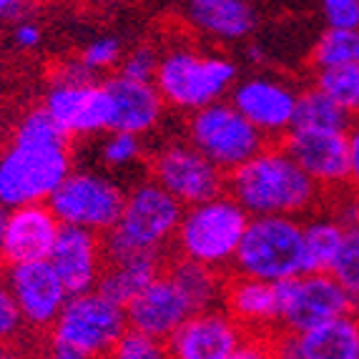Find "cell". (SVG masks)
<instances>
[{"label":"cell","instance_id":"obj_1","mask_svg":"<svg viewBox=\"0 0 359 359\" xmlns=\"http://www.w3.org/2000/svg\"><path fill=\"white\" fill-rule=\"evenodd\" d=\"M71 171L68 138L46 108H30L18 121L8 149L0 154V206L11 211L48 204Z\"/></svg>","mask_w":359,"mask_h":359},{"label":"cell","instance_id":"obj_2","mask_svg":"<svg viewBox=\"0 0 359 359\" xmlns=\"http://www.w3.org/2000/svg\"><path fill=\"white\" fill-rule=\"evenodd\" d=\"M226 194L246 211L257 216H289L314 209L322 196L319 189L279 144H271L226 176Z\"/></svg>","mask_w":359,"mask_h":359},{"label":"cell","instance_id":"obj_3","mask_svg":"<svg viewBox=\"0 0 359 359\" xmlns=\"http://www.w3.org/2000/svg\"><path fill=\"white\" fill-rule=\"evenodd\" d=\"M184 211V206L154 181L133 186L126 194L118 224L103 236L106 264L136 254H161L163 246L176 239Z\"/></svg>","mask_w":359,"mask_h":359},{"label":"cell","instance_id":"obj_4","mask_svg":"<svg viewBox=\"0 0 359 359\" xmlns=\"http://www.w3.org/2000/svg\"><path fill=\"white\" fill-rule=\"evenodd\" d=\"M249 222L252 216L229 194L186 209L174 239L176 252L181 254L179 259L216 271H222L224 266H233Z\"/></svg>","mask_w":359,"mask_h":359},{"label":"cell","instance_id":"obj_5","mask_svg":"<svg viewBox=\"0 0 359 359\" xmlns=\"http://www.w3.org/2000/svg\"><path fill=\"white\" fill-rule=\"evenodd\" d=\"M236 276L279 284L304 276V224L289 216H257L233 259Z\"/></svg>","mask_w":359,"mask_h":359},{"label":"cell","instance_id":"obj_6","mask_svg":"<svg viewBox=\"0 0 359 359\" xmlns=\"http://www.w3.org/2000/svg\"><path fill=\"white\" fill-rule=\"evenodd\" d=\"M154 86L166 106L196 114L219 103L236 86V66L224 55L174 48L161 55Z\"/></svg>","mask_w":359,"mask_h":359},{"label":"cell","instance_id":"obj_7","mask_svg":"<svg viewBox=\"0 0 359 359\" xmlns=\"http://www.w3.org/2000/svg\"><path fill=\"white\" fill-rule=\"evenodd\" d=\"M128 332L126 309L98 292L71 297L58 322L50 327V347L88 359H108Z\"/></svg>","mask_w":359,"mask_h":359},{"label":"cell","instance_id":"obj_8","mask_svg":"<svg viewBox=\"0 0 359 359\" xmlns=\"http://www.w3.org/2000/svg\"><path fill=\"white\" fill-rule=\"evenodd\" d=\"M186 138L198 154H204L226 176L244 166L246 161H252L266 146H271L269 138L257 131L226 101H219L189 116Z\"/></svg>","mask_w":359,"mask_h":359},{"label":"cell","instance_id":"obj_9","mask_svg":"<svg viewBox=\"0 0 359 359\" xmlns=\"http://www.w3.org/2000/svg\"><path fill=\"white\" fill-rule=\"evenodd\" d=\"M126 204V191L116 181L90 171H71L48 206L63 226H76L106 236L118 224Z\"/></svg>","mask_w":359,"mask_h":359},{"label":"cell","instance_id":"obj_10","mask_svg":"<svg viewBox=\"0 0 359 359\" xmlns=\"http://www.w3.org/2000/svg\"><path fill=\"white\" fill-rule=\"evenodd\" d=\"M274 287L282 332L304 334L327 322L354 314L352 299L330 274H304Z\"/></svg>","mask_w":359,"mask_h":359},{"label":"cell","instance_id":"obj_11","mask_svg":"<svg viewBox=\"0 0 359 359\" xmlns=\"http://www.w3.org/2000/svg\"><path fill=\"white\" fill-rule=\"evenodd\" d=\"M151 181L161 186L168 196H174L184 209L226 194V174L219 171L204 154H198L189 141L163 146L151 158Z\"/></svg>","mask_w":359,"mask_h":359},{"label":"cell","instance_id":"obj_12","mask_svg":"<svg viewBox=\"0 0 359 359\" xmlns=\"http://www.w3.org/2000/svg\"><path fill=\"white\" fill-rule=\"evenodd\" d=\"M3 282L8 284L13 299L18 304L23 324L30 330L50 332L71 299L50 262L3 266Z\"/></svg>","mask_w":359,"mask_h":359},{"label":"cell","instance_id":"obj_13","mask_svg":"<svg viewBox=\"0 0 359 359\" xmlns=\"http://www.w3.org/2000/svg\"><path fill=\"white\" fill-rule=\"evenodd\" d=\"M299 93L284 81L274 78H246L231 88V106L271 141H282L294 126Z\"/></svg>","mask_w":359,"mask_h":359},{"label":"cell","instance_id":"obj_14","mask_svg":"<svg viewBox=\"0 0 359 359\" xmlns=\"http://www.w3.org/2000/svg\"><path fill=\"white\" fill-rule=\"evenodd\" d=\"M43 108L48 111L53 123L66 138L88 136V133L111 128V96L106 83H81V86H50Z\"/></svg>","mask_w":359,"mask_h":359},{"label":"cell","instance_id":"obj_15","mask_svg":"<svg viewBox=\"0 0 359 359\" xmlns=\"http://www.w3.org/2000/svg\"><path fill=\"white\" fill-rule=\"evenodd\" d=\"M63 224L55 219L48 204H30L11 209L3 231V266L48 262L60 236Z\"/></svg>","mask_w":359,"mask_h":359},{"label":"cell","instance_id":"obj_16","mask_svg":"<svg viewBox=\"0 0 359 359\" xmlns=\"http://www.w3.org/2000/svg\"><path fill=\"white\" fill-rule=\"evenodd\" d=\"M279 146L319 189L349 186L347 133L289 131Z\"/></svg>","mask_w":359,"mask_h":359},{"label":"cell","instance_id":"obj_17","mask_svg":"<svg viewBox=\"0 0 359 359\" xmlns=\"http://www.w3.org/2000/svg\"><path fill=\"white\" fill-rule=\"evenodd\" d=\"M189 317H194L191 304L166 271L126 306L128 330L158 341L171 339Z\"/></svg>","mask_w":359,"mask_h":359},{"label":"cell","instance_id":"obj_18","mask_svg":"<svg viewBox=\"0 0 359 359\" xmlns=\"http://www.w3.org/2000/svg\"><path fill=\"white\" fill-rule=\"evenodd\" d=\"M48 262L71 297L96 292L98 279L106 269L103 236L86 229L63 226Z\"/></svg>","mask_w":359,"mask_h":359},{"label":"cell","instance_id":"obj_19","mask_svg":"<svg viewBox=\"0 0 359 359\" xmlns=\"http://www.w3.org/2000/svg\"><path fill=\"white\" fill-rule=\"evenodd\" d=\"M244 337L226 311L211 309L186 319L166 347L171 359H229Z\"/></svg>","mask_w":359,"mask_h":359},{"label":"cell","instance_id":"obj_20","mask_svg":"<svg viewBox=\"0 0 359 359\" xmlns=\"http://www.w3.org/2000/svg\"><path fill=\"white\" fill-rule=\"evenodd\" d=\"M224 311L239 324L244 334L271 337L279 332V302L274 284L249 276L226 279Z\"/></svg>","mask_w":359,"mask_h":359},{"label":"cell","instance_id":"obj_21","mask_svg":"<svg viewBox=\"0 0 359 359\" xmlns=\"http://www.w3.org/2000/svg\"><path fill=\"white\" fill-rule=\"evenodd\" d=\"M106 90L114 106L111 128H108L111 133H131L141 138L161 121L166 103L154 83H138L114 76L106 83Z\"/></svg>","mask_w":359,"mask_h":359},{"label":"cell","instance_id":"obj_22","mask_svg":"<svg viewBox=\"0 0 359 359\" xmlns=\"http://www.w3.org/2000/svg\"><path fill=\"white\" fill-rule=\"evenodd\" d=\"M184 18L214 41H241L257 28V13L244 0H194L184 8Z\"/></svg>","mask_w":359,"mask_h":359},{"label":"cell","instance_id":"obj_23","mask_svg":"<svg viewBox=\"0 0 359 359\" xmlns=\"http://www.w3.org/2000/svg\"><path fill=\"white\" fill-rule=\"evenodd\" d=\"M163 271L166 269H163L161 254H136V257L118 259V262H108L103 276L98 279L96 292L126 309Z\"/></svg>","mask_w":359,"mask_h":359},{"label":"cell","instance_id":"obj_24","mask_svg":"<svg viewBox=\"0 0 359 359\" xmlns=\"http://www.w3.org/2000/svg\"><path fill=\"white\" fill-rule=\"evenodd\" d=\"M297 337L302 359H359V314H347Z\"/></svg>","mask_w":359,"mask_h":359},{"label":"cell","instance_id":"obj_25","mask_svg":"<svg viewBox=\"0 0 359 359\" xmlns=\"http://www.w3.org/2000/svg\"><path fill=\"white\" fill-rule=\"evenodd\" d=\"M166 274L176 282V287L184 292V297L191 304L194 314L201 311L219 309V302L224 304V289H226V279L222 271L201 266V264L186 262V259H176L174 264L166 266Z\"/></svg>","mask_w":359,"mask_h":359},{"label":"cell","instance_id":"obj_26","mask_svg":"<svg viewBox=\"0 0 359 359\" xmlns=\"http://www.w3.org/2000/svg\"><path fill=\"white\" fill-rule=\"evenodd\" d=\"M354 118L332 101L317 86L304 88L297 101L292 131H311V133H349Z\"/></svg>","mask_w":359,"mask_h":359},{"label":"cell","instance_id":"obj_27","mask_svg":"<svg viewBox=\"0 0 359 359\" xmlns=\"http://www.w3.org/2000/svg\"><path fill=\"white\" fill-rule=\"evenodd\" d=\"M344 244V229L334 219H314L304 224V274H330Z\"/></svg>","mask_w":359,"mask_h":359},{"label":"cell","instance_id":"obj_28","mask_svg":"<svg viewBox=\"0 0 359 359\" xmlns=\"http://www.w3.org/2000/svg\"><path fill=\"white\" fill-rule=\"evenodd\" d=\"M309 63L314 71H334L359 63V30L327 28L311 46Z\"/></svg>","mask_w":359,"mask_h":359},{"label":"cell","instance_id":"obj_29","mask_svg":"<svg viewBox=\"0 0 359 359\" xmlns=\"http://www.w3.org/2000/svg\"><path fill=\"white\" fill-rule=\"evenodd\" d=\"M314 86L339 103L354 121H359V63L334 71H319L314 76Z\"/></svg>","mask_w":359,"mask_h":359},{"label":"cell","instance_id":"obj_30","mask_svg":"<svg viewBox=\"0 0 359 359\" xmlns=\"http://www.w3.org/2000/svg\"><path fill=\"white\" fill-rule=\"evenodd\" d=\"M330 276L347 292L354 304V314H359V229L344 231V244L332 264Z\"/></svg>","mask_w":359,"mask_h":359},{"label":"cell","instance_id":"obj_31","mask_svg":"<svg viewBox=\"0 0 359 359\" xmlns=\"http://www.w3.org/2000/svg\"><path fill=\"white\" fill-rule=\"evenodd\" d=\"M108 359H171V354H168L166 341L151 339V337L128 330Z\"/></svg>","mask_w":359,"mask_h":359},{"label":"cell","instance_id":"obj_32","mask_svg":"<svg viewBox=\"0 0 359 359\" xmlns=\"http://www.w3.org/2000/svg\"><path fill=\"white\" fill-rule=\"evenodd\" d=\"M158 53L151 46H138L128 55H123L118 66V76L128 78V81H138V83H154L156 73H158Z\"/></svg>","mask_w":359,"mask_h":359},{"label":"cell","instance_id":"obj_33","mask_svg":"<svg viewBox=\"0 0 359 359\" xmlns=\"http://www.w3.org/2000/svg\"><path fill=\"white\" fill-rule=\"evenodd\" d=\"M78 60H81L90 73L106 71V68L121 66V60H123V48H121L118 38L103 36V38H96L93 43H88V46L83 48V53L78 55Z\"/></svg>","mask_w":359,"mask_h":359},{"label":"cell","instance_id":"obj_34","mask_svg":"<svg viewBox=\"0 0 359 359\" xmlns=\"http://www.w3.org/2000/svg\"><path fill=\"white\" fill-rule=\"evenodd\" d=\"M103 161L114 168H123L141 158V138L131 133H111L101 149Z\"/></svg>","mask_w":359,"mask_h":359},{"label":"cell","instance_id":"obj_35","mask_svg":"<svg viewBox=\"0 0 359 359\" xmlns=\"http://www.w3.org/2000/svg\"><path fill=\"white\" fill-rule=\"evenodd\" d=\"M23 327L25 324H23V317H20L18 304L13 299L8 284L0 279V352H3L11 341H15V337L20 334Z\"/></svg>","mask_w":359,"mask_h":359},{"label":"cell","instance_id":"obj_36","mask_svg":"<svg viewBox=\"0 0 359 359\" xmlns=\"http://www.w3.org/2000/svg\"><path fill=\"white\" fill-rule=\"evenodd\" d=\"M322 15L332 30H359V0H324Z\"/></svg>","mask_w":359,"mask_h":359},{"label":"cell","instance_id":"obj_37","mask_svg":"<svg viewBox=\"0 0 359 359\" xmlns=\"http://www.w3.org/2000/svg\"><path fill=\"white\" fill-rule=\"evenodd\" d=\"M81 83H93L90 81V71L81 63V60H63L50 71V86H81Z\"/></svg>","mask_w":359,"mask_h":359},{"label":"cell","instance_id":"obj_38","mask_svg":"<svg viewBox=\"0 0 359 359\" xmlns=\"http://www.w3.org/2000/svg\"><path fill=\"white\" fill-rule=\"evenodd\" d=\"M271 337L246 334L244 341L233 349V354L229 359H274V352H271Z\"/></svg>","mask_w":359,"mask_h":359},{"label":"cell","instance_id":"obj_39","mask_svg":"<svg viewBox=\"0 0 359 359\" xmlns=\"http://www.w3.org/2000/svg\"><path fill=\"white\" fill-rule=\"evenodd\" d=\"M332 219H334L344 231L359 229V191L352 189V196L337 201V209H334V216H332Z\"/></svg>","mask_w":359,"mask_h":359},{"label":"cell","instance_id":"obj_40","mask_svg":"<svg viewBox=\"0 0 359 359\" xmlns=\"http://www.w3.org/2000/svg\"><path fill=\"white\" fill-rule=\"evenodd\" d=\"M43 33L36 23H30V20H23V23H15L13 28V43L23 50H33L41 43Z\"/></svg>","mask_w":359,"mask_h":359},{"label":"cell","instance_id":"obj_41","mask_svg":"<svg viewBox=\"0 0 359 359\" xmlns=\"http://www.w3.org/2000/svg\"><path fill=\"white\" fill-rule=\"evenodd\" d=\"M349 144V186L359 191V121H354L347 133Z\"/></svg>","mask_w":359,"mask_h":359},{"label":"cell","instance_id":"obj_42","mask_svg":"<svg viewBox=\"0 0 359 359\" xmlns=\"http://www.w3.org/2000/svg\"><path fill=\"white\" fill-rule=\"evenodd\" d=\"M28 6L25 3H18V0H0V23H13L25 15Z\"/></svg>","mask_w":359,"mask_h":359},{"label":"cell","instance_id":"obj_43","mask_svg":"<svg viewBox=\"0 0 359 359\" xmlns=\"http://www.w3.org/2000/svg\"><path fill=\"white\" fill-rule=\"evenodd\" d=\"M46 359H88V357H81L76 352H68V349H58V347H50Z\"/></svg>","mask_w":359,"mask_h":359},{"label":"cell","instance_id":"obj_44","mask_svg":"<svg viewBox=\"0 0 359 359\" xmlns=\"http://www.w3.org/2000/svg\"><path fill=\"white\" fill-rule=\"evenodd\" d=\"M6 219H8V209L0 206V252H3V231H6ZM3 264V262H0Z\"/></svg>","mask_w":359,"mask_h":359},{"label":"cell","instance_id":"obj_45","mask_svg":"<svg viewBox=\"0 0 359 359\" xmlns=\"http://www.w3.org/2000/svg\"><path fill=\"white\" fill-rule=\"evenodd\" d=\"M0 359H20L18 354H11V352H6V349H3V352H0Z\"/></svg>","mask_w":359,"mask_h":359}]
</instances>
